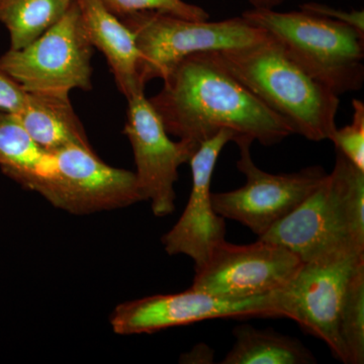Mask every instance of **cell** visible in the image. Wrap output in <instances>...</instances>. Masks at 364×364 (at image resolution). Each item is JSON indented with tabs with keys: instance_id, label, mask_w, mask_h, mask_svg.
Wrapping results in <instances>:
<instances>
[{
	"instance_id": "1",
	"label": "cell",
	"mask_w": 364,
	"mask_h": 364,
	"mask_svg": "<svg viewBox=\"0 0 364 364\" xmlns=\"http://www.w3.org/2000/svg\"><path fill=\"white\" fill-rule=\"evenodd\" d=\"M150 102L169 135L200 145L223 130L264 146L294 135L282 117L258 100L215 59L198 53L179 62Z\"/></svg>"
},
{
	"instance_id": "2",
	"label": "cell",
	"mask_w": 364,
	"mask_h": 364,
	"mask_svg": "<svg viewBox=\"0 0 364 364\" xmlns=\"http://www.w3.org/2000/svg\"><path fill=\"white\" fill-rule=\"evenodd\" d=\"M214 55L268 109L287 121L294 134L314 142L331 139L337 129L339 95L304 70L269 35L257 44Z\"/></svg>"
},
{
	"instance_id": "3",
	"label": "cell",
	"mask_w": 364,
	"mask_h": 364,
	"mask_svg": "<svg viewBox=\"0 0 364 364\" xmlns=\"http://www.w3.org/2000/svg\"><path fill=\"white\" fill-rule=\"evenodd\" d=\"M258 239L289 249L301 262L344 251H364V171L336 151L331 173Z\"/></svg>"
},
{
	"instance_id": "4",
	"label": "cell",
	"mask_w": 364,
	"mask_h": 364,
	"mask_svg": "<svg viewBox=\"0 0 364 364\" xmlns=\"http://www.w3.org/2000/svg\"><path fill=\"white\" fill-rule=\"evenodd\" d=\"M242 16L337 95L363 87L364 35L352 26L305 11L252 9Z\"/></svg>"
},
{
	"instance_id": "5",
	"label": "cell",
	"mask_w": 364,
	"mask_h": 364,
	"mask_svg": "<svg viewBox=\"0 0 364 364\" xmlns=\"http://www.w3.org/2000/svg\"><path fill=\"white\" fill-rule=\"evenodd\" d=\"M119 18L133 33L141 53L140 77L144 85L152 79H164L191 55L243 48L268 37L243 16L210 23L148 11Z\"/></svg>"
},
{
	"instance_id": "6",
	"label": "cell",
	"mask_w": 364,
	"mask_h": 364,
	"mask_svg": "<svg viewBox=\"0 0 364 364\" xmlns=\"http://www.w3.org/2000/svg\"><path fill=\"white\" fill-rule=\"evenodd\" d=\"M30 191L72 215H91L144 200L135 172L102 161L92 148L67 146L48 155Z\"/></svg>"
},
{
	"instance_id": "7",
	"label": "cell",
	"mask_w": 364,
	"mask_h": 364,
	"mask_svg": "<svg viewBox=\"0 0 364 364\" xmlns=\"http://www.w3.org/2000/svg\"><path fill=\"white\" fill-rule=\"evenodd\" d=\"M93 46L73 0L58 23L20 50L0 57V70L28 93L69 98L75 88L90 90Z\"/></svg>"
},
{
	"instance_id": "8",
	"label": "cell",
	"mask_w": 364,
	"mask_h": 364,
	"mask_svg": "<svg viewBox=\"0 0 364 364\" xmlns=\"http://www.w3.org/2000/svg\"><path fill=\"white\" fill-rule=\"evenodd\" d=\"M363 265L364 251L330 254L301 263L284 286L270 293L277 317L298 323L347 364L338 331L340 310L349 282Z\"/></svg>"
},
{
	"instance_id": "9",
	"label": "cell",
	"mask_w": 364,
	"mask_h": 364,
	"mask_svg": "<svg viewBox=\"0 0 364 364\" xmlns=\"http://www.w3.org/2000/svg\"><path fill=\"white\" fill-rule=\"evenodd\" d=\"M253 142L246 136L235 141L240 150L237 168L245 176V184L234 191L212 193V202L217 214L240 223L259 238L296 210L327 172L315 165L291 173H269L254 163Z\"/></svg>"
},
{
	"instance_id": "10",
	"label": "cell",
	"mask_w": 364,
	"mask_h": 364,
	"mask_svg": "<svg viewBox=\"0 0 364 364\" xmlns=\"http://www.w3.org/2000/svg\"><path fill=\"white\" fill-rule=\"evenodd\" d=\"M301 263L296 254L272 242L236 245L224 240L196 268L191 289L221 299L255 298L284 286Z\"/></svg>"
},
{
	"instance_id": "11",
	"label": "cell",
	"mask_w": 364,
	"mask_h": 364,
	"mask_svg": "<svg viewBox=\"0 0 364 364\" xmlns=\"http://www.w3.org/2000/svg\"><path fill=\"white\" fill-rule=\"evenodd\" d=\"M128 102L124 133L133 149L139 188L153 214L166 217L176 210L178 168L189 162L200 145L182 139L172 141L144 91L132 95Z\"/></svg>"
},
{
	"instance_id": "12",
	"label": "cell",
	"mask_w": 364,
	"mask_h": 364,
	"mask_svg": "<svg viewBox=\"0 0 364 364\" xmlns=\"http://www.w3.org/2000/svg\"><path fill=\"white\" fill-rule=\"evenodd\" d=\"M277 317L270 294L226 299L189 289L179 294H155L119 304L109 323L117 335L151 334L215 318Z\"/></svg>"
},
{
	"instance_id": "13",
	"label": "cell",
	"mask_w": 364,
	"mask_h": 364,
	"mask_svg": "<svg viewBox=\"0 0 364 364\" xmlns=\"http://www.w3.org/2000/svg\"><path fill=\"white\" fill-rule=\"evenodd\" d=\"M236 139L233 132L223 130L200 144L189 160L193 186L188 205L178 221L162 237L169 255H186L202 267L213 249L226 240L224 218L215 212L210 183L218 158L227 143Z\"/></svg>"
},
{
	"instance_id": "14",
	"label": "cell",
	"mask_w": 364,
	"mask_h": 364,
	"mask_svg": "<svg viewBox=\"0 0 364 364\" xmlns=\"http://www.w3.org/2000/svg\"><path fill=\"white\" fill-rule=\"evenodd\" d=\"M88 40L105 55L119 91L127 97L144 91L141 53L135 37L102 0H75Z\"/></svg>"
},
{
	"instance_id": "15",
	"label": "cell",
	"mask_w": 364,
	"mask_h": 364,
	"mask_svg": "<svg viewBox=\"0 0 364 364\" xmlns=\"http://www.w3.org/2000/svg\"><path fill=\"white\" fill-rule=\"evenodd\" d=\"M14 116L41 149L49 154L71 145L91 148L69 98L28 93L25 107Z\"/></svg>"
},
{
	"instance_id": "16",
	"label": "cell",
	"mask_w": 364,
	"mask_h": 364,
	"mask_svg": "<svg viewBox=\"0 0 364 364\" xmlns=\"http://www.w3.org/2000/svg\"><path fill=\"white\" fill-rule=\"evenodd\" d=\"M235 343L223 364H313L317 358L299 340L273 330L237 326Z\"/></svg>"
},
{
	"instance_id": "17",
	"label": "cell",
	"mask_w": 364,
	"mask_h": 364,
	"mask_svg": "<svg viewBox=\"0 0 364 364\" xmlns=\"http://www.w3.org/2000/svg\"><path fill=\"white\" fill-rule=\"evenodd\" d=\"M73 0H0V23L11 38V49L20 50L61 20Z\"/></svg>"
},
{
	"instance_id": "18",
	"label": "cell",
	"mask_w": 364,
	"mask_h": 364,
	"mask_svg": "<svg viewBox=\"0 0 364 364\" xmlns=\"http://www.w3.org/2000/svg\"><path fill=\"white\" fill-rule=\"evenodd\" d=\"M48 155L18 117L0 112V169L6 176L28 189Z\"/></svg>"
},
{
	"instance_id": "19",
	"label": "cell",
	"mask_w": 364,
	"mask_h": 364,
	"mask_svg": "<svg viewBox=\"0 0 364 364\" xmlns=\"http://www.w3.org/2000/svg\"><path fill=\"white\" fill-rule=\"evenodd\" d=\"M338 331L348 364L364 363V265L354 273L340 310Z\"/></svg>"
},
{
	"instance_id": "20",
	"label": "cell",
	"mask_w": 364,
	"mask_h": 364,
	"mask_svg": "<svg viewBox=\"0 0 364 364\" xmlns=\"http://www.w3.org/2000/svg\"><path fill=\"white\" fill-rule=\"evenodd\" d=\"M117 18L139 11H161L191 21H208V14L202 7L183 0H102Z\"/></svg>"
},
{
	"instance_id": "21",
	"label": "cell",
	"mask_w": 364,
	"mask_h": 364,
	"mask_svg": "<svg viewBox=\"0 0 364 364\" xmlns=\"http://www.w3.org/2000/svg\"><path fill=\"white\" fill-rule=\"evenodd\" d=\"M353 114L351 123L336 129L331 139L335 149L364 171V104L359 100L352 102Z\"/></svg>"
},
{
	"instance_id": "22",
	"label": "cell",
	"mask_w": 364,
	"mask_h": 364,
	"mask_svg": "<svg viewBox=\"0 0 364 364\" xmlns=\"http://www.w3.org/2000/svg\"><path fill=\"white\" fill-rule=\"evenodd\" d=\"M28 92L6 72L0 70V112L16 114L25 107Z\"/></svg>"
},
{
	"instance_id": "23",
	"label": "cell",
	"mask_w": 364,
	"mask_h": 364,
	"mask_svg": "<svg viewBox=\"0 0 364 364\" xmlns=\"http://www.w3.org/2000/svg\"><path fill=\"white\" fill-rule=\"evenodd\" d=\"M301 11H308V13L318 14V16H325V18H331V20L341 21L347 23L352 28L358 30L359 33L364 35V13L363 11H343L338 9H332L323 4H305L301 6Z\"/></svg>"
},
{
	"instance_id": "24",
	"label": "cell",
	"mask_w": 364,
	"mask_h": 364,
	"mask_svg": "<svg viewBox=\"0 0 364 364\" xmlns=\"http://www.w3.org/2000/svg\"><path fill=\"white\" fill-rule=\"evenodd\" d=\"M215 353L208 345L198 344L193 350L181 355V363H213Z\"/></svg>"
},
{
	"instance_id": "25",
	"label": "cell",
	"mask_w": 364,
	"mask_h": 364,
	"mask_svg": "<svg viewBox=\"0 0 364 364\" xmlns=\"http://www.w3.org/2000/svg\"><path fill=\"white\" fill-rule=\"evenodd\" d=\"M253 9H274L282 4L284 0H248Z\"/></svg>"
}]
</instances>
